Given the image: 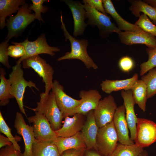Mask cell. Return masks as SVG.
<instances>
[{
  "mask_svg": "<svg viewBox=\"0 0 156 156\" xmlns=\"http://www.w3.org/2000/svg\"><path fill=\"white\" fill-rule=\"evenodd\" d=\"M21 67V64H16L13 66L9 79L11 84L10 94L15 98L21 112L27 116L23 103L25 89L28 87L31 89L34 87L38 91L39 89L35 83L25 79L23 70Z\"/></svg>",
  "mask_w": 156,
  "mask_h": 156,
  "instance_id": "cell-3",
  "label": "cell"
},
{
  "mask_svg": "<svg viewBox=\"0 0 156 156\" xmlns=\"http://www.w3.org/2000/svg\"><path fill=\"white\" fill-rule=\"evenodd\" d=\"M6 72L2 67L0 68V105L5 106L10 101V99L14 97L10 94L11 84L9 79L5 77Z\"/></svg>",
  "mask_w": 156,
  "mask_h": 156,
  "instance_id": "cell-28",
  "label": "cell"
},
{
  "mask_svg": "<svg viewBox=\"0 0 156 156\" xmlns=\"http://www.w3.org/2000/svg\"><path fill=\"white\" fill-rule=\"evenodd\" d=\"M135 144L142 148L156 141V123L146 119L138 118Z\"/></svg>",
  "mask_w": 156,
  "mask_h": 156,
  "instance_id": "cell-10",
  "label": "cell"
},
{
  "mask_svg": "<svg viewBox=\"0 0 156 156\" xmlns=\"http://www.w3.org/2000/svg\"><path fill=\"white\" fill-rule=\"evenodd\" d=\"M0 131L5 135L12 143L15 148L17 150L21 151V147L18 144L16 139L14 137L11 132V129L8 126L0 111Z\"/></svg>",
  "mask_w": 156,
  "mask_h": 156,
  "instance_id": "cell-34",
  "label": "cell"
},
{
  "mask_svg": "<svg viewBox=\"0 0 156 156\" xmlns=\"http://www.w3.org/2000/svg\"><path fill=\"white\" fill-rule=\"evenodd\" d=\"M83 3L88 19L87 24L92 27L96 26L101 38H106L112 33L118 34L121 31L115 24L111 22L109 16L102 13L86 3Z\"/></svg>",
  "mask_w": 156,
  "mask_h": 156,
  "instance_id": "cell-5",
  "label": "cell"
},
{
  "mask_svg": "<svg viewBox=\"0 0 156 156\" xmlns=\"http://www.w3.org/2000/svg\"><path fill=\"white\" fill-rule=\"evenodd\" d=\"M117 108L114 98L111 95L100 100L94 110L95 121L99 128L113 121Z\"/></svg>",
  "mask_w": 156,
  "mask_h": 156,
  "instance_id": "cell-11",
  "label": "cell"
},
{
  "mask_svg": "<svg viewBox=\"0 0 156 156\" xmlns=\"http://www.w3.org/2000/svg\"><path fill=\"white\" fill-rule=\"evenodd\" d=\"M14 127L17 133L23 139L24 151L19 156H32L33 145L36 140L33 127L26 124L22 114L17 112L14 120Z\"/></svg>",
  "mask_w": 156,
  "mask_h": 156,
  "instance_id": "cell-13",
  "label": "cell"
},
{
  "mask_svg": "<svg viewBox=\"0 0 156 156\" xmlns=\"http://www.w3.org/2000/svg\"><path fill=\"white\" fill-rule=\"evenodd\" d=\"M27 3L20 7L16 15L10 16L6 20V25L8 33L5 40L9 41L13 37H16L21 34L26 27L35 19V13H31Z\"/></svg>",
  "mask_w": 156,
  "mask_h": 156,
  "instance_id": "cell-4",
  "label": "cell"
},
{
  "mask_svg": "<svg viewBox=\"0 0 156 156\" xmlns=\"http://www.w3.org/2000/svg\"><path fill=\"white\" fill-rule=\"evenodd\" d=\"M0 156H19L21 151L16 149L12 144L1 148Z\"/></svg>",
  "mask_w": 156,
  "mask_h": 156,
  "instance_id": "cell-38",
  "label": "cell"
},
{
  "mask_svg": "<svg viewBox=\"0 0 156 156\" xmlns=\"http://www.w3.org/2000/svg\"><path fill=\"white\" fill-rule=\"evenodd\" d=\"M135 104L142 111L145 112L147 96V87L142 79H138L133 84L131 90Z\"/></svg>",
  "mask_w": 156,
  "mask_h": 156,
  "instance_id": "cell-27",
  "label": "cell"
},
{
  "mask_svg": "<svg viewBox=\"0 0 156 156\" xmlns=\"http://www.w3.org/2000/svg\"><path fill=\"white\" fill-rule=\"evenodd\" d=\"M118 34L121 42L126 45L142 44L146 45L147 48L151 49L156 47V37L144 31H121Z\"/></svg>",
  "mask_w": 156,
  "mask_h": 156,
  "instance_id": "cell-14",
  "label": "cell"
},
{
  "mask_svg": "<svg viewBox=\"0 0 156 156\" xmlns=\"http://www.w3.org/2000/svg\"><path fill=\"white\" fill-rule=\"evenodd\" d=\"M22 62L23 68H31L42 78L43 82L45 84L44 93L49 94L53 87L54 71L52 67L39 55L27 58Z\"/></svg>",
  "mask_w": 156,
  "mask_h": 156,
  "instance_id": "cell-6",
  "label": "cell"
},
{
  "mask_svg": "<svg viewBox=\"0 0 156 156\" xmlns=\"http://www.w3.org/2000/svg\"><path fill=\"white\" fill-rule=\"evenodd\" d=\"M79 97L81 98V103L72 112L70 116L77 113L86 115L90 111L94 110L98 106L101 100V96L97 90L90 89L88 91H80L79 92Z\"/></svg>",
  "mask_w": 156,
  "mask_h": 156,
  "instance_id": "cell-17",
  "label": "cell"
},
{
  "mask_svg": "<svg viewBox=\"0 0 156 156\" xmlns=\"http://www.w3.org/2000/svg\"><path fill=\"white\" fill-rule=\"evenodd\" d=\"M32 4H30L29 9L33 10L35 12V19L38 20L40 22H44L41 16L42 13H44L48 10L46 6L43 5V3L48 1L46 0H31Z\"/></svg>",
  "mask_w": 156,
  "mask_h": 156,
  "instance_id": "cell-33",
  "label": "cell"
},
{
  "mask_svg": "<svg viewBox=\"0 0 156 156\" xmlns=\"http://www.w3.org/2000/svg\"><path fill=\"white\" fill-rule=\"evenodd\" d=\"M102 2L106 13L110 15L114 18L120 30L130 31H144L138 26L127 21L122 17L116 11L111 0H102Z\"/></svg>",
  "mask_w": 156,
  "mask_h": 156,
  "instance_id": "cell-22",
  "label": "cell"
},
{
  "mask_svg": "<svg viewBox=\"0 0 156 156\" xmlns=\"http://www.w3.org/2000/svg\"><path fill=\"white\" fill-rule=\"evenodd\" d=\"M53 142L60 155L68 149L86 148L81 132L70 137H57Z\"/></svg>",
  "mask_w": 156,
  "mask_h": 156,
  "instance_id": "cell-21",
  "label": "cell"
},
{
  "mask_svg": "<svg viewBox=\"0 0 156 156\" xmlns=\"http://www.w3.org/2000/svg\"><path fill=\"white\" fill-rule=\"evenodd\" d=\"M118 141L113 121L99 128L96 138L97 151L105 156H110L115 149Z\"/></svg>",
  "mask_w": 156,
  "mask_h": 156,
  "instance_id": "cell-8",
  "label": "cell"
},
{
  "mask_svg": "<svg viewBox=\"0 0 156 156\" xmlns=\"http://www.w3.org/2000/svg\"><path fill=\"white\" fill-rule=\"evenodd\" d=\"M83 3H88L92 7L95 9L102 13L107 15L104 8L102 0H83Z\"/></svg>",
  "mask_w": 156,
  "mask_h": 156,
  "instance_id": "cell-39",
  "label": "cell"
},
{
  "mask_svg": "<svg viewBox=\"0 0 156 156\" xmlns=\"http://www.w3.org/2000/svg\"><path fill=\"white\" fill-rule=\"evenodd\" d=\"M9 41L5 40L0 44V62L8 69L11 68L8 60L7 50Z\"/></svg>",
  "mask_w": 156,
  "mask_h": 156,
  "instance_id": "cell-35",
  "label": "cell"
},
{
  "mask_svg": "<svg viewBox=\"0 0 156 156\" xmlns=\"http://www.w3.org/2000/svg\"><path fill=\"white\" fill-rule=\"evenodd\" d=\"M12 145V143L10 139L7 137H5L0 134V148H1L7 146Z\"/></svg>",
  "mask_w": 156,
  "mask_h": 156,
  "instance_id": "cell-41",
  "label": "cell"
},
{
  "mask_svg": "<svg viewBox=\"0 0 156 156\" xmlns=\"http://www.w3.org/2000/svg\"><path fill=\"white\" fill-rule=\"evenodd\" d=\"M86 149H68L64 151L60 156H84Z\"/></svg>",
  "mask_w": 156,
  "mask_h": 156,
  "instance_id": "cell-40",
  "label": "cell"
},
{
  "mask_svg": "<svg viewBox=\"0 0 156 156\" xmlns=\"http://www.w3.org/2000/svg\"><path fill=\"white\" fill-rule=\"evenodd\" d=\"M7 51L9 56L15 58H20L25 53L24 47L18 45H9Z\"/></svg>",
  "mask_w": 156,
  "mask_h": 156,
  "instance_id": "cell-36",
  "label": "cell"
},
{
  "mask_svg": "<svg viewBox=\"0 0 156 156\" xmlns=\"http://www.w3.org/2000/svg\"><path fill=\"white\" fill-rule=\"evenodd\" d=\"M85 116L81 114L77 113L74 114L72 117H65L61 128L55 131L57 137H70L81 132L85 121Z\"/></svg>",
  "mask_w": 156,
  "mask_h": 156,
  "instance_id": "cell-20",
  "label": "cell"
},
{
  "mask_svg": "<svg viewBox=\"0 0 156 156\" xmlns=\"http://www.w3.org/2000/svg\"><path fill=\"white\" fill-rule=\"evenodd\" d=\"M135 24L144 31L156 37V25L151 21L146 15L141 14Z\"/></svg>",
  "mask_w": 156,
  "mask_h": 156,
  "instance_id": "cell-32",
  "label": "cell"
},
{
  "mask_svg": "<svg viewBox=\"0 0 156 156\" xmlns=\"http://www.w3.org/2000/svg\"><path fill=\"white\" fill-rule=\"evenodd\" d=\"M138 156H148V152L144 150Z\"/></svg>",
  "mask_w": 156,
  "mask_h": 156,
  "instance_id": "cell-44",
  "label": "cell"
},
{
  "mask_svg": "<svg viewBox=\"0 0 156 156\" xmlns=\"http://www.w3.org/2000/svg\"><path fill=\"white\" fill-rule=\"evenodd\" d=\"M35 115L27 118L28 122L32 123L36 139L42 141H53L57 136L46 117L42 114L35 112Z\"/></svg>",
  "mask_w": 156,
  "mask_h": 156,
  "instance_id": "cell-9",
  "label": "cell"
},
{
  "mask_svg": "<svg viewBox=\"0 0 156 156\" xmlns=\"http://www.w3.org/2000/svg\"><path fill=\"white\" fill-rule=\"evenodd\" d=\"M81 131L86 149L97 151L96 138L99 129L95 121L94 110L89 112Z\"/></svg>",
  "mask_w": 156,
  "mask_h": 156,
  "instance_id": "cell-16",
  "label": "cell"
},
{
  "mask_svg": "<svg viewBox=\"0 0 156 156\" xmlns=\"http://www.w3.org/2000/svg\"><path fill=\"white\" fill-rule=\"evenodd\" d=\"M146 50L148 59L140 65V75L141 76L144 75L149 70L156 67V47L152 49L147 48Z\"/></svg>",
  "mask_w": 156,
  "mask_h": 156,
  "instance_id": "cell-31",
  "label": "cell"
},
{
  "mask_svg": "<svg viewBox=\"0 0 156 156\" xmlns=\"http://www.w3.org/2000/svg\"><path fill=\"white\" fill-rule=\"evenodd\" d=\"M121 94L124 101L126 118L130 133V138L133 141L136 137L138 118L135 114L134 109L135 103L131 90L127 91L122 90Z\"/></svg>",
  "mask_w": 156,
  "mask_h": 156,
  "instance_id": "cell-18",
  "label": "cell"
},
{
  "mask_svg": "<svg viewBox=\"0 0 156 156\" xmlns=\"http://www.w3.org/2000/svg\"><path fill=\"white\" fill-rule=\"evenodd\" d=\"M12 43L14 45H21L25 48V54L16 61V64H21L23 60L32 56L41 54H46L53 56L55 55L54 52L60 51V49L57 47H51L49 45L44 34H41L33 41H30L26 39L21 42H12Z\"/></svg>",
  "mask_w": 156,
  "mask_h": 156,
  "instance_id": "cell-7",
  "label": "cell"
},
{
  "mask_svg": "<svg viewBox=\"0 0 156 156\" xmlns=\"http://www.w3.org/2000/svg\"><path fill=\"white\" fill-rule=\"evenodd\" d=\"M144 150L135 144L125 145L119 143L110 156H138Z\"/></svg>",
  "mask_w": 156,
  "mask_h": 156,
  "instance_id": "cell-29",
  "label": "cell"
},
{
  "mask_svg": "<svg viewBox=\"0 0 156 156\" xmlns=\"http://www.w3.org/2000/svg\"><path fill=\"white\" fill-rule=\"evenodd\" d=\"M141 79L147 87V99L156 94V68L149 70L146 75L142 76Z\"/></svg>",
  "mask_w": 156,
  "mask_h": 156,
  "instance_id": "cell-30",
  "label": "cell"
},
{
  "mask_svg": "<svg viewBox=\"0 0 156 156\" xmlns=\"http://www.w3.org/2000/svg\"><path fill=\"white\" fill-rule=\"evenodd\" d=\"M113 121L119 143L125 145L134 144L129 136V128L126 118L125 109L124 104L117 108Z\"/></svg>",
  "mask_w": 156,
  "mask_h": 156,
  "instance_id": "cell-19",
  "label": "cell"
},
{
  "mask_svg": "<svg viewBox=\"0 0 156 156\" xmlns=\"http://www.w3.org/2000/svg\"><path fill=\"white\" fill-rule=\"evenodd\" d=\"M61 27L63 30L65 40L67 41L68 40L70 42L71 51L66 53L64 55L59 57L57 60L59 61L65 60L78 59L83 62L87 68H92L94 70L98 68L97 65L87 53L88 40L86 39H77L71 36L66 29L63 20L61 11Z\"/></svg>",
  "mask_w": 156,
  "mask_h": 156,
  "instance_id": "cell-1",
  "label": "cell"
},
{
  "mask_svg": "<svg viewBox=\"0 0 156 156\" xmlns=\"http://www.w3.org/2000/svg\"><path fill=\"white\" fill-rule=\"evenodd\" d=\"M40 96V100L37 102L36 107H26L44 115L49 121L53 130L59 129L62 127V120L64 117L56 103L53 92L50 91L48 94L42 92Z\"/></svg>",
  "mask_w": 156,
  "mask_h": 156,
  "instance_id": "cell-2",
  "label": "cell"
},
{
  "mask_svg": "<svg viewBox=\"0 0 156 156\" xmlns=\"http://www.w3.org/2000/svg\"><path fill=\"white\" fill-rule=\"evenodd\" d=\"M53 141H42L36 139L32 148V156H60Z\"/></svg>",
  "mask_w": 156,
  "mask_h": 156,
  "instance_id": "cell-26",
  "label": "cell"
},
{
  "mask_svg": "<svg viewBox=\"0 0 156 156\" xmlns=\"http://www.w3.org/2000/svg\"><path fill=\"white\" fill-rule=\"evenodd\" d=\"M25 3L24 0H0V29H2L6 25L5 20L8 16L18 11L20 5Z\"/></svg>",
  "mask_w": 156,
  "mask_h": 156,
  "instance_id": "cell-24",
  "label": "cell"
},
{
  "mask_svg": "<svg viewBox=\"0 0 156 156\" xmlns=\"http://www.w3.org/2000/svg\"><path fill=\"white\" fill-rule=\"evenodd\" d=\"M63 1L68 6L72 14L74 22L73 35L75 37L83 34L88 25L85 22L87 17L84 5L79 1L72 0Z\"/></svg>",
  "mask_w": 156,
  "mask_h": 156,
  "instance_id": "cell-15",
  "label": "cell"
},
{
  "mask_svg": "<svg viewBox=\"0 0 156 156\" xmlns=\"http://www.w3.org/2000/svg\"><path fill=\"white\" fill-rule=\"evenodd\" d=\"M52 91L56 103L64 117L69 116L81 104V99L77 100L68 95L64 91L63 86L56 80L53 81Z\"/></svg>",
  "mask_w": 156,
  "mask_h": 156,
  "instance_id": "cell-12",
  "label": "cell"
},
{
  "mask_svg": "<svg viewBox=\"0 0 156 156\" xmlns=\"http://www.w3.org/2000/svg\"><path fill=\"white\" fill-rule=\"evenodd\" d=\"M119 66L120 69L125 72H129L133 68L134 62L130 57L125 56L122 57L119 61Z\"/></svg>",
  "mask_w": 156,
  "mask_h": 156,
  "instance_id": "cell-37",
  "label": "cell"
},
{
  "mask_svg": "<svg viewBox=\"0 0 156 156\" xmlns=\"http://www.w3.org/2000/svg\"><path fill=\"white\" fill-rule=\"evenodd\" d=\"M144 1L156 9V0H145Z\"/></svg>",
  "mask_w": 156,
  "mask_h": 156,
  "instance_id": "cell-43",
  "label": "cell"
},
{
  "mask_svg": "<svg viewBox=\"0 0 156 156\" xmlns=\"http://www.w3.org/2000/svg\"><path fill=\"white\" fill-rule=\"evenodd\" d=\"M138 75L135 73L131 78L125 79L103 81L100 85L102 90L109 94L112 92L119 90L127 91L131 90L135 83L138 79Z\"/></svg>",
  "mask_w": 156,
  "mask_h": 156,
  "instance_id": "cell-23",
  "label": "cell"
},
{
  "mask_svg": "<svg viewBox=\"0 0 156 156\" xmlns=\"http://www.w3.org/2000/svg\"><path fill=\"white\" fill-rule=\"evenodd\" d=\"M131 5L129 10L137 17H140L142 12L146 15L156 25V9L149 4L141 0L131 1Z\"/></svg>",
  "mask_w": 156,
  "mask_h": 156,
  "instance_id": "cell-25",
  "label": "cell"
},
{
  "mask_svg": "<svg viewBox=\"0 0 156 156\" xmlns=\"http://www.w3.org/2000/svg\"><path fill=\"white\" fill-rule=\"evenodd\" d=\"M84 156H105L98 151L94 149H86L84 153Z\"/></svg>",
  "mask_w": 156,
  "mask_h": 156,
  "instance_id": "cell-42",
  "label": "cell"
}]
</instances>
